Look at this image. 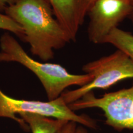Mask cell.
I'll return each instance as SVG.
<instances>
[{"label": "cell", "mask_w": 133, "mask_h": 133, "mask_svg": "<svg viewBox=\"0 0 133 133\" xmlns=\"http://www.w3.org/2000/svg\"><path fill=\"white\" fill-rule=\"evenodd\" d=\"M4 14L22 26L23 41L30 44L31 54L43 62L52 59L54 50L70 42L48 0H19L6 8Z\"/></svg>", "instance_id": "cell-1"}, {"label": "cell", "mask_w": 133, "mask_h": 133, "mask_svg": "<svg viewBox=\"0 0 133 133\" xmlns=\"http://www.w3.org/2000/svg\"><path fill=\"white\" fill-rule=\"evenodd\" d=\"M0 62L19 63L32 71L40 81L48 101L57 99L70 86L81 87L92 79L89 74H70L59 64L35 61L7 31L0 38Z\"/></svg>", "instance_id": "cell-2"}, {"label": "cell", "mask_w": 133, "mask_h": 133, "mask_svg": "<svg viewBox=\"0 0 133 133\" xmlns=\"http://www.w3.org/2000/svg\"><path fill=\"white\" fill-rule=\"evenodd\" d=\"M37 114L53 118L74 121L91 129H97V122L86 114L78 115L73 111L60 96L57 99L48 101L17 99L6 95L0 88V118L12 119L24 130L29 129L28 124L17 115Z\"/></svg>", "instance_id": "cell-3"}, {"label": "cell", "mask_w": 133, "mask_h": 133, "mask_svg": "<svg viewBox=\"0 0 133 133\" xmlns=\"http://www.w3.org/2000/svg\"><path fill=\"white\" fill-rule=\"evenodd\" d=\"M92 79L85 85L66 91L61 96L68 105L96 89H107L119 81L133 78V61L119 49L112 54L86 63L82 67Z\"/></svg>", "instance_id": "cell-4"}, {"label": "cell", "mask_w": 133, "mask_h": 133, "mask_svg": "<svg viewBox=\"0 0 133 133\" xmlns=\"http://www.w3.org/2000/svg\"><path fill=\"white\" fill-rule=\"evenodd\" d=\"M74 112L99 109L104 112L105 124L118 132L133 130V84L131 87L96 97L93 91L69 104Z\"/></svg>", "instance_id": "cell-5"}, {"label": "cell", "mask_w": 133, "mask_h": 133, "mask_svg": "<svg viewBox=\"0 0 133 133\" xmlns=\"http://www.w3.org/2000/svg\"><path fill=\"white\" fill-rule=\"evenodd\" d=\"M133 5L129 0H99L88 11L87 33L94 44H104L106 38L131 14Z\"/></svg>", "instance_id": "cell-6"}, {"label": "cell", "mask_w": 133, "mask_h": 133, "mask_svg": "<svg viewBox=\"0 0 133 133\" xmlns=\"http://www.w3.org/2000/svg\"><path fill=\"white\" fill-rule=\"evenodd\" d=\"M55 17L70 41H75L80 26L87 16L85 0H48Z\"/></svg>", "instance_id": "cell-7"}, {"label": "cell", "mask_w": 133, "mask_h": 133, "mask_svg": "<svg viewBox=\"0 0 133 133\" xmlns=\"http://www.w3.org/2000/svg\"><path fill=\"white\" fill-rule=\"evenodd\" d=\"M19 116L28 124L32 133H57L68 121L37 114H25Z\"/></svg>", "instance_id": "cell-8"}, {"label": "cell", "mask_w": 133, "mask_h": 133, "mask_svg": "<svg viewBox=\"0 0 133 133\" xmlns=\"http://www.w3.org/2000/svg\"><path fill=\"white\" fill-rule=\"evenodd\" d=\"M104 43L123 51L133 61V35L131 32L116 28L106 38Z\"/></svg>", "instance_id": "cell-9"}, {"label": "cell", "mask_w": 133, "mask_h": 133, "mask_svg": "<svg viewBox=\"0 0 133 133\" xmlns=\"http://www.w3.org/2000/svg\"><path fill=\"white\" fill-rule=\"evenodd\" d=\"M0 29L14 33L23 41L24 31L22 26L4 13L0 12Z\"/></svg>", "instance_id": "cell-10"}, {"label": "cell", "mask_w": 133, "mask_h": 133, "mask_svg": "<svg viewBox=\"0 0 133 133\" xmlns=\"http://www.w3.org/2000/svg\"><path fill=\"white\" fill-rule=\"evenodd\" d=\"M77 123L74 121H67L60 129L57 133H76Z\"/></svg>", "instance_id": "cell-11"}, {"label": "cell", "mask_w": 133, "mask_h": 133, "mask_svg": "<svg viewBox=\"0 0 133 133\" xmlns=\"http://www.w3.org/2000/svg\"><path fill=\"white\" fill-rule=\"evenodd\" d=\"M19 0H0V12L4 13L6 8L16 4Z\"/></svg>", "instance_id": "cell-12"}, {"label": "cell", "mask_w": 133, "mask_h": 133, "mask_svg": "<svg viewBox=\"0 0 133 133\" xmlns=\"http://www.w3.org/2000/svg\"><path fill=\"white\" fill-rule=\"evenodd\" d=\"M99 1V0H85V6H86V10L87 14L89 11V10L90 9V8L94 5L96 1Z\"/></svg>", "instance_id": "cell-13"}, {"label": "cell", "mask_w": 133, "mask_h": 133, "mask_svg": "<svg viewBox=\"0 0 133 133\" xmlns=\"http://www.w3.org/2000/svg\"><path fill=\"white\" fill-rule=\"evenodd\" d=\"M76 133H89L88 129L86 128V127L82 125L77 126L76 129Z\"/></svg>", "instance_id": "cell-14"}, {"label": "cell", "mask_w": 133, "mask_h": 133, "mask_svg": "<svg viewBox=\"0 0 133 133\" xmlns=\"http://www.w3.org/2000/svg\"><path fill=\"white\" fill-rule=\"evenodd\" d=\"M128 18L129 19V20H130V21H131V24H132V25H133V9L132 10V11H131V14H129Z\"/></svg>", "instance_id": "cell-15"}, {"label": "cell", "mask_w": 133, "mask_h": 133, "mask_svg": "<svg viewBox=\"0 0 133 133\" xmlns=\"http://www.w3.org/2000/svg\"><path fill=\"white\" fill-rule=\"evenodd\" d=\"M129 1H130V2H131V3H132V4L133 5V0H129Z\"/></svg>", "instance_id": "cell-16"}]
</instances>
